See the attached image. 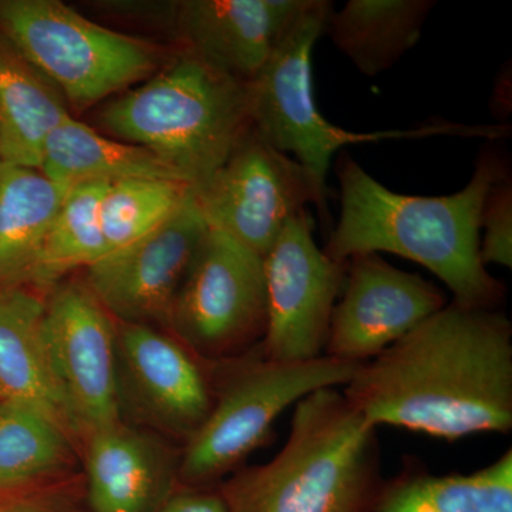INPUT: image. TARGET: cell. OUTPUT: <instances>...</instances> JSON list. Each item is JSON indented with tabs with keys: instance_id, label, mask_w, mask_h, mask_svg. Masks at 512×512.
Returning a JSON list of instances; mask_svg holds the SVG:
<instances>
[{
	"instance_id": "obj_1",
	"label": "cell",
	"mask_w": 512,
	"mask_h": 512,
	"mask_svg": "<svg viewBox=\"0 0 512 512\" xmlns=\"http://www.w3.org/2000/svg\"><path fill=\"white\" fill-rule=\"evenodd\" d=\"M343 396L379 427L447 441L512 429V323L456 301L362 363Z\"/></svg>"
},
{
	"instance_id": "obj_2",
	"label": "cell",
	"mask_w": 512,
	"mask_h": 512,
	"mask_svg": "<svg viewBox=\"0 0 512 512\" xmlns=\"http://www.w3.org/2000/svg\"><path fill=\"white\" fill-rule=\"evenodd\" d=\"M505 168L497 154H481L463 190L421 197L389 190L342 154L336 163L342 211L323 252L339 264L367 252L399 255L433 272L453 301L498 308L507 289L481 262L480 215L488 188Z\"/></svg>"
},
{
	"instance_id": "obj_3",
	"label": "cell",
	"mask_w": 512,
	"mask_h": 512,
	"mask_svg": "<svg viewBox=\"0 0 512 512\" xmlns=\"http://www.w3.org/2000/svg\"><path fill=\"white\" fill-rule=\"evenodd\" d=\"M384 483L377 427L329 387L296 403L269 463L241 467L218 488L229 512H372Z\"/></svg>"
},
{
	"instance_id": "obj_4",
	"label": "cell",
	"mask_w": 512,
	"mask_h": 512,
	"mask_svg": "<svg viewBox=\"0 0 512 512\" xmlns=\"http://www.w3.org/2000/svg\"><path fill=\"white\" fill-rule=\"evenodd\" d=\"M116 140L153 151L192 188L207 181L251 128L248 84L190 50L96 117Z\"/></svg>"
},
{
	"instance_id": "obj_5",
	"label": "cell",
	"mask_w": 512,
	"mask_h": 512,
	"mask_svg": "<svg viewBox=\"0 0 512 512\" xmlns=\"http://www.w3.org/2000/svg\"><path fill=\"white\" fill-rule=\"evenodd\" d=\"M362 363L320 356L309 362H275L262 346L215 363V402L200 431L181 448L178 484L214 487L271 439L275 420L319 389L348 384Z\"/></svg>"
},
{
	"instance_id": "obj_6",
	"label": "cell",
	"mask_w": 512,
	"mask_h": 512,
	"mask_svg": "<svg viewBox=\"0 0 512 512\" xmlns=\"http://www.w3.org/2000/svg\"><path fill=\"white\" fill-rule=\"evenodd\" d=\"M332 12L328 0H311L261 73L248 83L251 127L269 146L288 154L326 184L333 156L352 144L431 136L504 137L501 126L434 123L410 130L353 133L330 123L316 106L312 55Z\"/></svg>"
},
{
	"instance_id": "obj_7",
	"label": "cell",
	"mask_w": 512,
	"mask_h": 512,
	"mask_svg": "<svg viewBox=\"0 0 512 512\" xmlns=\"http://www.w3.org/2000/svg\"><path fill=\"white\" fill-rule=\"evenodd\" d=\"M0 33L77 110L146 82L161 63L153 43L107 29L59 0H0Z\"/></svg>"
},
{
	"instance_id": "obj_8",
	"label": "cell",
	"mask_w": 512,
	"mask_h": 512,
	"mask_svg": "<svg viewBox=\"0 0 512 512\" xmlns=\"http://www.w3.org/2000/svg\"><path fill=\"white\" fill-rule=\"evenodd\" d=\"M264 258L207 229L171 309L168 332L211 363L247 355L265 338Z\"/></svg>"
},
{
	"instance_id": "obj_9",
	"label": "cell",
	"mask_w": 512,
	"mask_h": 512,
	"mask_svg": "<svg viewBox=\"0 0 512 512\" xmlns=\"http://www.w3.org/2000/svg\"><path fill=\"white\" fill-rule=\"evenodd\" d=\"M208 229H215L265 258L282 229L315 205L329 221L328 188L308 168L269 146L249 128L225 163L192 188Z\"/></svg>"
},
{
	"instance_id": "obj_10",
	"label": "cell",
	"mask_w": 512,
	"mask_h": 512,
	"mask_svg": "<svg viewBox=\"0 0 512 512\" xmlns=\"http://www.w3.org/2000/svg\"><path fill=\"white\" fill-rule=\"evenodd\" d=\"M121 420L183 448L215 402V363L168 330L117 323Z\"/></svg>"
},
{
	"instance_id": "obj_11",
	"label": "cell",
	"mask_w": 512,
	"mask_h": 512,
	"mask_svg": "<svg viewBox=\"0 0 512 512\" xmlns=\"http://www.w3.org/2000/svg\"><path fill=\"white\" fill-rule=\"evenodd\" d=\"M43 333L80 450L93 431L121 420L117 322L83 281L46 293Z\"/></svg>"
},
{
	"instance_id": "obj_12",
	"label": "cell",
	"mask_w": 512,
	"mask_h": 512,
	"mask_svg": "<svg viewBox=\"0 0 512 512\" xmlns=\"http://www.w3.org/2000/svg\"><path fill=\"white\" fill-rule=\"evenodd\" d=\"M303 211L282 229L264 258L268 325L261 346L275 362H309L325 352L346 264L332 261L313 238Z\"/></svg>"
},
{
	"instance_id": "obj_13",
	"label": "cell",
	"mask_w": 512,
	"mask_h": 512,
	"mask_svg": "<svg viewBox=\"0 0 512 512\" xmlns=\"http://www.w3.org/2000/svg\"><path fill=\"white\" fill-rule=\"evenodd\" d=\"M207 229L191 194L146 237L87 266L83 282L117 323L168 330L175 296Z\"/></svg>"
},
{
	"instance_id": "obj_14",
	"label": "cell",
	"mask_w": 512,
	"mask_h": 512,
	"mask_svg": "<svg viewBox=\"0 0 512 512\" xmlns=\"http://www.w3.org/2000/svg\"><path fill=\"white\" fill-rule=\"evenodd\" d=\"M340 293L323 356L348 363L369 362L447 303L423 276L373 252L348 259Z\"/></svg>"
},
{
	"instance_id": "obj_15",
	"label": "cell",
	"mask_w": 512,
	"mask_h": 512,
	"mask_svg": "<svg viewBox=\"0 0 512 512\" xmlns=\"http://www.w3.org/2000/svg\"><path fill=\"white\" fill-rule=\"evenodd\" d=\"M311 0H184L174 32L222 73L251 83Z\"/></svg>"
},
{
	"instance_id": "obj_16",
	"label": "cell",
	"mask_w": 512,
	"mask_h": 512,
	"mask_svg": "<svg viewBox=\"0 0 512 512\" xmlns=\"http://www.w3.org/2000/svg\"><path fill=\"white\" fill-rule=\"evenodd\" d=\"M181 448L119 420L82 443L87 497L93 512H156L178 484Z\"/></svg>"
},
{
	"instance_id": "obj_17",
	"label": "cell",
	"mask_w": 512,
	"mask_h": 512,
	"mask_svg": "<svg viewBox=\"0 0 512 512\" xmlns=\"http://www.w3.org/2000/svg\"><path fill=\"white\" fill-rule=\"evenodd\" d=\"M45 311L46 293L29 286L0 289V402L46 414L80 446L50 363Z\"/></svg>"
},
{
	"instance_id": "obj_18",
	"label": "cell",
	"mask_w": 512,
	"mask_h": 512,
	"mask_svg": "<svg viewBox=\"0 0 512 512\" xmlns=\"http://www.w3.org/2000/svg\"><path fill=\"white\" fill-rule=\"evenodd\" d=\"M59 90L0 33V161L37 168L50 134L72 117Z\"/></svg>"
},
{
	"instance_id": "obj_19",
	"label": "cell",
	"mask_w": 512,
	"mask_h": 512,
	"mask_svg": "<svg viewBox=\"0 0 512 512\" xmlns=\"http://www.w3.org/2000/svg\"><path fill=\"white\" fill-rule=\"evenodd\" d=\"M40 171L63 190L83 184L171 180L188 184L153 151L106 137L73 117L46 140ZM190 185V184H188Z\"/></svg>"
},
{
	"instance_id": "obj_20",
	"label": "cell",
	"mask_w": 512,
	"mask_h": 512,
	"mask_svg": "<svg viewBox=\"0 0 512 512\" xmlns=\"http://www.w3.org/2000/svg\"><path fill=\"white\" fill-rule=\"evenodd\" d=\"M66 192L37 168L0 161V289L30 286Z\"/></svg>"
},
{
	"instance_id": "obj_21",
	"label": "cell",
	"mask_w": 512,
	"mask_h": 512,
	"mask_svg": "<svg viewBox=\"0 0 512 512\" xmlns=\"http://www.w3.org/2000/svg\"><path fill=\"white\" fill-rule=\"evenodd\" d=\"M436 5L431 0H349L330 13L325 32L360 73L376 77L417 45Z\"/></svg>"
},
{
	"instance_id": "obj_22",
	"label": "cell",
	"mask_w": 512,
	"mask_h": 512,
	"mask_svg": "<svg viewBox=\"0 0 512 512\" xmlns=\"http://www.w3.org/2000/svg\"><path fill=\"white\" fill-rule=\"evenodd\" d=\"M372 512H512V450L470 474L434 476L407 463L386 480Z\"/></svg>"
},
{
	"instance_id": "obj_23",
	"label": "cell",
	"mask_w": 512,
	"mask_h": 512,
	"mask_svg": "<svg viewBox=\"0 0 512 512\" xmlns=\"http://www.w3.org/2000/svg\"><path fill=\"white\" fill-rule=\"evenodd\" d=\"M82 463L62 426L23 404L0 402V491L59 485Z\"/></svg>"
},
{
	"instance_id": "obj_24",
	"label": "cell",
	"mask_w": 512,
	"mask_h": 512,
	"mask_svg": "<svg viewBox=\"0 0 512 512\" xmlns=\"http://www.w3.org/2000/svg\"><path fill=\"white\" fill-rule=\"evenodd\" d=\"M111 184L70 188L55 215L29 288L47 293L76 269H86L106 256L100 208Z\"/></svg>"
},
{
	"instance_id": "obj_25",
	"label": "cell",
	"mask_w": 512,
	"mask_h": 512,
	"mask_svg": "<svg viewBox=\"0 0 512 512\" xmlns=\"http://www.w3.org/2000/svg\"><path fill=\"white\" fill-rule=\"evenodd\" d=\"M191 194V185L180 181L127 180L111 184L100 208L107 254L146 237L170 220Z\"/></svg>"
},
{
	"instance_id": "obj_26",
	"label": "cell",
	"mask_w": 512,
	"mask_h": 512,
	"mask_svg": "<svg viewBox=\"0 0 512 512\" xmlns=\"http://www.w3.org/2000/svg\"><path fill=\"white\" fill-rule=\"evenodd\" d=\"M480 258L485 266H512V178L508 168L488 188L480 215Z\"/></svg>"
},
{
	"instance_id": "obj_27",
	"label": "cell",
	"mask_w": 512,
	"mask_h": 512,
	"mask_svg": "<svg viewBox=\"0 0 512 512\" xmlns=\"http://www.w3.org/2000/svg\"><path fill=\"white\" fill-rule=\"evenodd\" d=\"M94 8L103 13L119 18L137 20L141 23H151V25H164L165 28L174 29L175 12H177V2H96Z\"/></svg>"
},
{
	"instance_id": "obj_28",
	"label": "cell",
	"mask_w": 512,
	"mask_h": 512,
	"mask_svg": "<svg viewBox=\"0 0 512 512\" xmlns=\"http://www.w3.org/2000/svg\"><path fill=\"white\" fill-rule=\"evenodd\" d=\"M156 512H229L227 501L218 485L214 487H183L171 494Z\"/></svg>"
},
{
	"instance_id": "obj_29",
	"label": "cell",
	"mask_w": 512,
	"mask_h": 512,
	"mask_svg": "<svg viewBox=\"0 0 512 512\" xmlns=\"http://www.w3.org/2000/svg\"><path fill=\"white\" fill-rule=\"evenodd\" d=\"M0 512H57L53 508L43 507L29 503L5 504L0 505Z\"/></svg>"
}]
</instances>
